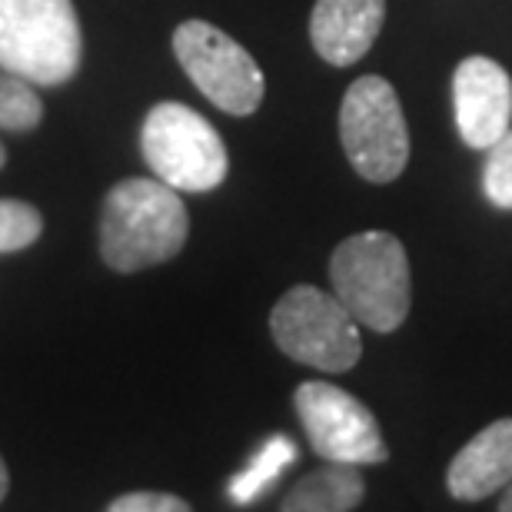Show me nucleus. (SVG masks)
<instances>
[{
	"label": "nucleus",
	"instance_id": "1",
	"mask_svg": "<svg viewBox=\"0 0 512 512\" xmlns=\"http://www.w3.org/2000/svg\"><path fill=\"white\" fill-rule=\"evenodd\" d=\"M190 237V213L180 190L163 180H120L104 200L100 256L110 270L137 273L173 260Z\"/></svg>",
	"mask_w": 512,
	"mask_h": 512
},
{
	"label": "nucleus",
	"instance_id": "2",
	"mask_svg": "<svg viewBox=\"0 0 512 512\" xmlns=\"http://www.w3.org/2000/svg\"><path fill=\"white\" fill-rule=\"evenodd\" d=\"M333 293L360 326L393 333L406 323L413 286L406 250L393 233L366 230L343 240L330 260Z\"/></svg>",
	"mask_w": 512,
	"mask_h": 512
},
{
	"label": "nucleus",
	"instance_id": "3",
	"mask_svg": "<svg viewBox=\"0 0 512 512\" xmlns=\"http://www.w3.org/2000/svg\"><path fill=\"white\" fill-rule=\"evenodd\" d=\"M80 54L74 0H0V70L57 87L80 70Z\"/></svg>",
	"mask_w": 512,
	"mask_h": 512
},
{
	"label": "nucleus",
	"instance_id": "4",
	"mask_svg": "<svg viewBox=\"0 0 512 512\" xmlns=\"http://www.w3.org/2000/svg\"><path fill=\"white\" fill-rule=\"evenodd\" d=\"M140 153L153 177L187 193L217 190L230 170L227 147L210 120L173 100H163L143 120Z\"/></svg>",
	"mask_w": 512,
	"mask_h": 512
},
{
	"label": "nucleus",
	"instance_id": "5",
	"mask_svg": "<svg viewBox=\"0 0 512 512\" xmlns=\"http://www.w3.org/2000/svg\"><path fill=\"white\" fill-rule=\"evenodd\" d=\"M350 310L320 286L300 283L276 300L270 333L293 363L323 373H346L360 363L363 340Z\"/></svg>",
	"mask_w": 512,
	"mask_h": 512
},
{
	"label": "nucleus",
	"instance_id": "6",
	"mask_svg": "<svg viewBox=\"0 0 512 512\" xmlns=\"http://www.w3.org/2000/svg\"><path fill=\"white\" fill-rule=\"evenodd\" d=\"M340 140L350 167L370 183H393L409 163V127L386 77L353 80L340 107Z\"/></svg>",
	"mask_w": 512,
	"mask_h": 512
},
{
	"label": "nucleus",
	"instance_id": "7",
	"mask_svg": "<svg viewBox=\"0 0 512 512\" xmlns=\"http://www.w3.org/2000/svg\"><path fill=\"white\" fill-rule=\"evenodd\" d=\"M173 54L213 107L230 117H250L263 100L266 80L260 64L230 34L207 20H183L173 30Z\"/></svg>",
	"mask_w": 512,
	"mask_h": 512
},
{
	"label": "nucleus",
	"instance_id": "8",
	"mask_svg": "<svg viewBox=\"0 0 512 512\" xmlns=\"http://www.w3.org/2000/svg\"><path fill=\"white\" fill-rule=\"evenodd\" d=\"M293 406L313 453L323 463L376 466L389 459L376 416L346 389L320 380L300 383L293 393Z\"/></svg>",
	"mask_w": 512,
	"mask_h": 512
},
{
	"label": "nucleus",
	"instance_id": "9",
	"mask_svg": "<svg viewBox=\"0 0 512 512\" xmlns=\"http://www.w3.org/2000/svg\"><path fill=\"white\" fill-rule=\"evenodd\" d=\"M456 130L469 150H489L512 124V80L493 57H466L453 74Z\"/></svg>",
	"mask_w": 512,
	"mask_h": 512
},
{
	"label": "nucleus",
	"instance_id": "10",
	"mask_svg": "<svg viewBox=\"0 0 512 512\" xmlns=\"http://www.w3.org/2000/svg\"><path fill=\"white\" fill-rule=\"evenodd\" d=\"M386 0H316L310 17L313 50L330 67H353L376 44Z\"/></svg>",
	"mask_w": 512,
	"mask_h": 512
},
{
	"label": "nucleus",
	"instance_id": "11",
	"mask_svg": "<svg viewBox=\"0 0 512 512\" xmlns=\"http://www.w3.org/2000/svg\"><path fill=\"white\" fill-rule=\"evenodd\" d=\"M512 479V416L489 423L449 463L446 486L463 503L499 493Z\"/></svg>",
	"mask_w": 512,
	"mask_h": 512
},
{
	"label": "nucleus",
	"instance_id": "12",
	"mask_svg": "<svg viewBox=\"0 0 512 512\" xmlns=\"http://www.w3.org/2000/svg\"><path fill=\"white\" fill-rule=\"evenodd\" d=\"M366 483L360 466L326 463L306 473L280 503L283 512H350L363 503Z\"/></svg>",
	"mask_w": 512,
	"mask_h": 512
},
{
	"label": "nucleus",
	"instance_id": "13",
	"mask_svg": "<svg viewBox=\"0 0 512 512\" xmlns=\"http://www.w3.org/2000/svg\"><path fill=\"white\" fill-rule=\"evenodd\" d=\"M296 459H300V449H296L286 436L266 439L260 453H256L250 463H247V469L233 476L230 499L237 506H250L253 499H260L266 489H270L276 479H280L286 469L296 463Z\"/></svg>",
	"mask_w": 512,
	"mask_h": 512
},
{
	"label": "nucleus",
	"instance_id": "14",
	"mask_svg": "<svg viewBox=\"0 0 512 512\" xmlns=\"http://www.w3.org/2000/svg\"><path fill=\"white\" fill-rule=\"evenodd\" d=\"M37 84H30L27 77L0 74V127L4 130H34L44 120V100L34 90Z\"/></svg>",
	"mask_w": 512,
	"mask_h": 512
},
{
	"label": "nucleus",
	"instance_id": "15",
	"mask_svg": "<svg viewBox=\"0 0 512 512\" xmlns=\"http://www.w3.org/2000/svg\"><path fill=\"white\" fill-rule=\"evenodd\" d=\"M44 233V217L24 200H0V253H20L34 247Z\"/></svg>",
	"mask_w": 512,
	"mask_h": 512
},
{
	"label": "nucleus",
	"instance_id": "16",
	"mask_svg": "<svg viewBox=\"0 0 512 512\" xmlns=\"http://www.w3.org/2000/svg\"><path fill=\"white\" fill-rule=\"evenodd\" d=\"M483 193L499 210H512V130H506L493 147L486 150Z\"/></svg>",
	"mask_w": 512,
	"mask_h": 512
},
{
	"label": "nucleus",
	"instance_id": "17",
	"mask_svg": "<svg viewBox=\"0 0 512 512\" xmlns=\"http://www.w3.org/2000/svg\"><path fill=\"white\" fill-rule=\"evenodd\" d=\"M110 512H190V503L170 493H127L110 503Z\"/></svg>",
	"mask_w": 512,
	"mask_h": 512
},
{
	"label": "nucleus",
	"instance_id": "18",
	"mask_svg": "<svg viewBox=\"0 0 512 512\" xmlns=\"http://www.w3.org/2000/svg\"><path fill=\"white\" fill-rule=\"evenodd\" d=\"M499 509H503V512H512V479L503 486V499H499Z\"/></svg>",
	"mask_w": 512,
	"mask_h": 512
},
{
	"label": "nucleus",
	"instance_id": "19",
	"mask_svg": "<svg viewBox=\"0 0 512 512\" xmlns=\"http://www.w3.org/2000/svg\"><path fill=\"white\" fill-rule=\"evenodd\" d=\"M7 486H10V479H7V466H4V459H0V503H4V496H7Z\"/></svg>",
	"mask_w": 512,
	"mask_h": 512
},
{
	"label": "nucleus",
	"instance_id": "20",
	"mask_svg": "<svg viewBox=\"0 0 512 512\" xmlns=\"http://www.w3.org/2000/svg\"><path fill=\"white\" fill-rule=\"evenodd\" d=\"M4 163H7V150H4V143H0V170H4Z\"/></svg>",
	"mask_w": 512,
	"mask_h": 512
}]
</instances>
